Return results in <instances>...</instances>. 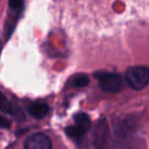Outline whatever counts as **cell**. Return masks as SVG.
Segmentation results:
<instances>
[{
    "label": "cell",
    "mask_w": 149,
    "mask_h": 149,
    "mask_svg": "<svg viewBox=\"0 0 149 149\" xmlns=\"http://www.w3.org/2000/svg\"><path fill=\"white\" fill-rule=\"evenodd\" d=\"M116 143L120 149H142V139L137 135V128L130 120L120 121L115 128Z\"/></svg>",
    "instance_id": "cell-1"
},
{
    "label": "cell",
    "mask_w": 149,
    "mask_h": 149,
    "mask_svg": "<svg viewBox=\"0 0 149 149\" xmlns=\"http://www.w3.org/2000/svg\"><path fill=\"white\" fill-rule=\"evenodd\" d=\"M125 79L134 90H142L149 81V69L147 66H132L126 71Z\"/></svg>",
    "instance_id": "cell-2"
},
{
    "label": "cell",
    "mask_w": 149,
    "mask_h": 149,
    "mask_svg": "<svg viewBox=\"0 0 149 149\" xmlns=\"http://www.w3.org/2000/svg\"><path fill=\"white\" fill-rule=\"evenodd\" d=\"M99 87L105 91V92H109V93H115L119 92L122 86H123V78L121 77V74L116 73V72H98L95 73Z\"/></svg>",
    "instance_id": "cell-3"
},
{
    "label": "cell",
    "mask_w": 149,
    "mask_h": 149,
    "mask_svg": "<svg viewBox=\"0 0 149 149\" xmlns=\"http://www.w3.org/2000/svg\"><path fill=\"white\" fill-rule=\"evenodd\" d=\"M90 125H91V122H90L88 116L86 114H84V113H79V114H77L74 116L73 125H71V126L65 128V133L71 139L79 140L86 134V132L90 128Z\"/></svg>",
    "instance_id": "cell-4"
},
{
    "label": "cell",
    "mask_w": 149,
    "mask_h": 149,
    "mask_svg": "<svg viewBox=\"0 0 149 149\" xmlns=\"http://www.w3.org/2000/svg\"><path fill=\"white\" fill-rule=\"evenodd\" d=\"M24 149H51V140L44 133H35L26 140Z\"/></svg>",
    "instance_id": "cell-5"
},
{
    "label": "cell",
    "mask_w": 149,
    "mask_h": 149,
    "mask_svg": "<svg viewBox=\"0 0 149 149\" xmlns=\"http://www.w3.org/2000/svg\"><path fill=\"white\" fill-rule=\"evenodd\" d=\"M48 106L42 102H34L29 106V114L35 119H42L48 113Z\"/></svg>",
    "instance_id": "cell-6"
},
{
    "label": "cell",
    "mask_w": 149,
    "mask_h": 149,
    "mask_svg": "<svg viewBox=\"0 0 149 149\" xmlns=\"http://www.w3.org/2000/svg\"><path fill=\"white\" fill-rule=\"evenodd\" d=\"M0 109L7 114H10V115H17V112H16V108L14 106V104L2 93L0 92Z\"/></svg>",
    "instance_id": "cell-7"
},
{
    "label": "cell",
    "mask_w": 149,
    "mask_h": 149,
    "mask_svg": "<svg viewBox=\"0 0 149 149\" xmlns=\"http://www.w3.org/2000/svg\"><path fill=\"white\" fill-rule=\"evenodd\" d=\"M71 84L74 87H84L88 84V77L85 74H78L73 77V79L71 80Z\"/></svg>",
    "instance_id": "cell-8"
},
{
    "label": "cell",
    "mask_w": 149,
    "mask_h": 149,
    "mask_svg": "<svg viewBox=\"0 0 149 149\" xmlns=\"http://www.w3.org/2000/svg\"><path fill=\"white\" fill-rule=\"evenodd\" d=\"M9 125H10V122L6 118H3V116L0 115V128H8Z\"/></svg>",
    "instance_id": "cell-9"
}]
</instances>
